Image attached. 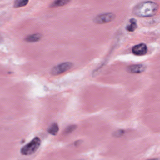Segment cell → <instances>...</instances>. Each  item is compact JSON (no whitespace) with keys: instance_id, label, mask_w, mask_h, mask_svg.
<instances>
[{"instance_id":"cell-14","label":"cell","mask_w":160,"mask_h":160,"mask_svg":"<svg viewBox=\"0 0 160 160\" xmlns=\"http://www.w3.org/2000/svg\"><path fill=\"white\" fill-rule=\"evenodd\" d=\"M81 140H79V141H76L75 142H74V145L75 146H77L78 144H79V143H81Z\"/></svg>"},{"instance_id":"cell-7","label":"cell","mask_w":160,"mask_h":160,"mask_svg":"<svg viewBox=\"0 0 160 160\" xmlns=\"http://www.w3.org/2000/svg\"><path fill=\"white\" fill-rule=\"evenodd\" d=\"M41 38H42V34H41L36 33V34H31V35H29V36H26V37L24 38V40H25L26 42H38V41H39Z\"/></svg>"},{"instance_id":"cell-10","label":"cell","mask_w":160,"mask_h":160,"mask_svg":"<svg viewBox=\"0 0 160 160\" xmlns=\"http://www.w3.org/2000/svg\"><path fill=\"white\" fill-rule=\"evenodd\" d=\"M48 131L49 133H50L52 135H56L57 133L59 131V126L57 123L54 122L52 123L48 128Z\"/></svg>"},{"instance_id":"cell-3","label":"cell","mask_w":160,"mask_h":160,"mask_svg":"<svg viewBox=\"0 0 160 160\" xmlns=\"http://www.w3.org/2000/svg\"><path fill=\"white\" fill-rule=\"evenodd\" d=\"M72 66L73 64L71 62H62L53 67L51 71V74L54 76L59 75L70 69L72 67Z\"/></svg>"},{"instance_id":"cell-9","label":"cell","mask_w":160,"mask_h":160,"mask_svg":"<svg viewBox=\"0 0 160 160\" xmlns=\"http://www.w3.org/2000/svg\"><path fill=\"white\" fill-rule=\"evenodd\" d=\"M137 22L135 19H131L129 21V24L126 26V29L129 32H132L137 28Z\"/></svg>"},{"instance_id":"cell-8","label":"cell","mask_w":160,"mask_h":160,"mask_svg":"<svg viewBox=\"0 0 160 160\" xmlns=\"http://www.w3.org/2000/svg\"><path fill=\"white\" fill-rule=\"evenodd\" d=\"M71 1V0H55L51 4V8H56V7H59V6H62L68 3H69Z\"/></svg>"},{"instance_id":"cell-12","label":"cell","mask_w":160,"mask_h":160,"mask_svg":"<svg viewBox=\"0 0 160 160\" xmlns=\"http://www.w3.org/2000/svg\"><path fill=\"white\" fill-rule=\"evenodd\" d=\"M77 128V126L76 125H70L69 126H68L65 129H64V134H68L71 132H72V131H74Z\"/></svg>"},{"instance_id":"cell-13","label":"cell","mask_w":160,"mask_h":160,"mask_svg":"<svg viewBox=\"0 0 160 160\" xmlns=\"http://www.w3.org/2000/svg\"><path fill=\"white\" fill-rule=\"evenodd\" d=\"M124 131L122 129H119V130H118L116 131H115L114 133H113V136H116V137H119V136H121L123 135Z\"/></svg>"},{"instance_id":"cell-5","label":"cell","mask_w":160,"mask_h":160,"mask_svg":"<svg viewBox=\"0 0 160 160\" xmlns=\"http://www.w3.org/2000/svg\"><path fill=\"white\" fill-rule=\"evenodd\" d=\"M148 51V48L146 45L144 43H141L137 44L132 47V52L134 54L137 56H142L146 54Z\"/></svg>"},{"instance_id":"cell-11","label":"cell","mask_w":160,"mask_h":160,"mask_svg":"<svg viewBox=\"0 0 160 160\" xmlns=\"http://www.w3.org/2000/svg\"><path fill=\"white\" fill-rule=\"evenodd\" d=\"M29 2V0H15L14 3V8H18L25 6Z\"/></svg>"},{"instance_id":"cell-15","label":"cell","mask_w":160,"mask_h":160,"mask_svg":"<svg viewBox=\"0 0 160 160\" xmlns=\"http://www.w3.org/2000/svg\"><path fill=\"white\" fill-rule=\"evenodd\" d=\"M148 160H159L157 158H154V159H148Z\"/></svg>"},{"instance_id":"cell-4","label":"cell","mask_w":160,"mask_h":160,"mask_svg":"<svg viewBox=\"0 0 160 160\" xmlns=\"http://www.w3.org/2000/svg\"><path fill=\"white\" fill-rule=\"evenodd\" d=\"M115 18V15L113 13H104L96 16L93 21L96 24H105L108 23L113 21Z\"/></svg>"},{"instance_id":"cell-2","label":"cell","mask_w":160,"mask_h":160,"mask_svg":"<svg viewBox=\"0 0 160 160\" xmlns=\"http://www.w3.org/2000/svg\"><path fill=\"white\" fill-rule=\"evenodd\" d=\"M41 144V140L38 137L32 139L29 143L24 146L21 150L22 155L29 156L34 153L39 148Z\"/></svg>"},{"instance_id":"cell-6","label":"cell","mask_w":160,"mask_h":160,"mask_svg":"<svg viewBox=\"0 0 160 160\" xmlns=\"http://www.w3.org/2000/svg\"><path fill=\"white\" fill-rule=\"evenodd\" d=\"M146 69V66L144 64H134L129 66L128 68V71L130 73L138 74L144 72Z\"/></svg>"},{"instance_id":"cell-1","label":"cell","mask_w":160,"mask_h":160,"mask_svg":"<svg viewBox=\"0 0 160 160\" xmlns=\"http://www.w3.org/2000/svg\"><path fill=\"white\" fill-rule=\"evenodd\" d=\"M158 9L159 6L155 2L145 1L136 5L132 10V13L138 17H150L156 14Z\"/></svg>"}]
</instances>
